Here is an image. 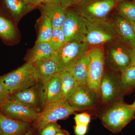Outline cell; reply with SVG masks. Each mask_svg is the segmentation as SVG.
I'll return each mask as SVG.
<instances>
[{"mask_svg": "<svg viewBox=\"0 0 135 135\" xmlns=\"http://www.w3.org/2000/svg\"><path fill=\"white\" fill-rule=\"evenodd\" d=\"M37 22L38 35L36 42H49L53 29L50 20L45 15H41Z\"/></svg>", "mask_w": 135, "mask_h": 135, "instance_id": "cell-24", "label": "cell"}, {"mask_svg": "<svg viewBox=\"0 0 135 135\" xmlns=\"http://www.w3.org/2000/svg\"><path fill=\"white\" fill-rule=\"evenodd\" d=\"M32 64L39 82L42 84H44L58 73V65L55 58L41 60Z\"/></svg>", "mask_w": 135, "mask_h": 135, "instance_id": "cell-18", "label": "cell"}, {"mask_svg": "<svg viewBox=\"0 0 135 135\" xmlns=\"http://www.w3.org/2000/svg\"><path fill=\"white\" fill-rule=\"evenodd\" d=\"M32 127V123L13 119L0 113V135H23Z\"/></svg>", "mask_w": 135, "mask_h": 135, "instance_id": "cell-16", "label": "cell"}, {"mask_svg": "<svg viewBox=\"0 0 135 135\" xmlns=\"http://www.w3.org/2000/svg\"><path fill=\"white\" fill-rule=\"evenodd\" d=\"M134 1L135 2V0H134Z\"/></svg>", "mask_w": 135, "mask_h": 135, "instance_id": "cell-41", "label": "cell"}, {"mask_svg": "<svg viewBox=\"0 0 135 135\" xmlns=\"http://www.w3.org/2000/svg\"><path fill=\"white\" fill-rule=\"evenodd\" d=\"M120 73L121 82L126 94L135 89V66L130 64Z\"/></svg>", "mask_w": 135, "mask_h": 135, "instance_id": "cell-26", "label": "cell"}, {"mask_svg": "<svg viewBox=\"0 0 135 135\" xmlns=\"http://www.w3.org/2000/svg\"><path fill=\"white\" fill-rule=\"evenodd\" d=\"M90 46L83 42H66L56 52L55 59L58 65V73L70 72L82 56L89 50Z\"/></svg>", "mask_w": 135, "mask_h": 135, "instance_id": "cell-5", "label": "cell"}, {"mask_svg": "<svg viewBox=\"0 0 135 135\" xmlns=\"http://www.w3.org/2000/svg\"><path fill=\"white\" fill-rule=\"evenodd\" d=\"M4 5L11 16L18 19L25 12L33 7L28 5L23 0H3Z\"/></svg>", "mask_w": 135, "mask_h": 135, "instance_id": "cell-23", "label": "cell"}, {"mask_svg": "<svg viewBox=\"0 0 135 135\" xmlns=\"http://www.w3.org/2000/svg\"><path fill=\"white\" fill-rule=\"evenodd\" d=\"M126 94L121 82L120 75L104 72L100 83L99 95L103 103L112 104L123 101Z\"/></svg>", "mask_w": 135, "mask_h": 135, "instance_id": "cell-6", "label": "cell"}, {"mask_svg": "<svg viewBox=\"0 0 135 135\" xmlns=\"http://www.w3.org/2000/svg\"><path fill=\"white\" fill-rule=\"evenodd\" d=\"M1 77L10 94L40 83L33 65L30 62Z\"/></svg>", "mask_w": 135, "mask_h": 135, "instance_id": "cell-2", "label": "cell"}, {"mask_svg": "<svg viewBox=\"0 0 135 135\" xmlns=\"http://www.w3.org/2000/svg\"><path fill=\"white\" fill-rule=\"evenodd\" d=\"M53 50L57 52L66 43L65 37L61 28L53 29L51 38L48 42Z\"/></svg>", "mask_w": 135, "mask_h": 135, "instance_id": "cell-27", "label": "cell"}, {"mask_svg": "<svg viewBox=\"0 0 135 135\" xmlns=\"http://www.w3.org/2000/svg\"><path fill=\"white\" fill-rule=\"evenodd\" d=\"M42 84V107L45 104L62 100L60 74L57 73Z\"/></svg>", "mask_w": 135, "mask_h": 135, "instance_id": "cell-17", "label": "cell"}, {"mask_svg": "<svg viewBox=\"0 0 135 135\" xmlns=\"http://www.w3.org/2000/svg\"><path fill=\"white\" fill-rule=\"evenodd\" d=\"M61 129L60 126L56 122L36 131V135H55Z\"/></svg>", "mask_w": 135, "mask_h": 135, "instance_id": "cell-28", "label": "cell"}, {"mask_svg": "<svg viewBox=\"0 0 135 135\" xmlns=\"http://www.w3.org/2000/svg\"><path fill=\"white\" fill-rule=\"evenodd\" d=\"M131 64L135 66V47L130 49Z\"/></svg>", "mask_w": 135, "mask_h": 135, "instance_id": "cell-34", "label": "cell"}, {"mask_svg": "<svg viewBox=\"0 0 135 135\" xmlns=\"http://www.w3.org/2000/svg\"><path fill=\"white\" fill-rule=\"evenodd\" d=\"M56 52L53 50L48 42L35 43L30 51L27 62L32 64L38 61L55 58Z\"/></svg>", "mask_w": 135, "mask_h": 135, "instance_id": "cell-19", "label": "cell"}, {"mask_svg": "<svg viewBox=\"0 0 135 135\" xmlns=\"http://www.w3.org/2000/svg\"><path fill=\"white\" fill-rule=\"evenodd\" d=\"M90 59L89 51L82 56L70 70L80 85H88Z\"/></svg>", "mask_w": 135, "mask_h": 135, "instance_id": "cell-20", "label": "cell"}, {"mask_svg": "<svg viewBox=\"0 0 135 135\" xmlns=\"http://www.w3.org/2000/svg\"><path fill=\"white\" fill-rule=\"evenodd\" d=\"M127 1H129V0H116V1L118 3H120L123 2Z\"/></svg>", "mask_w": 135, "mask_h": 135, "instance_id": "cell-40", "label": "cell"}, {"mask_svg": "<svg viewBox=\"0 0 135 135\" xmlns=\"http://www.w3.org/2000/svg\"><path fill=\"white\" fill-rule=\"evenodd\" d=\"M74 120L75 124H81L88 126L90 122L91 117L88 113H82L75 114Z\"/></svg>", "mask_w": 135, "mask_h": 135, "instance_id": "cell-30", "label": "cell"}, {"mask_svg": "<svg viewBox=\"0 0 135 135\" xmlns=\"http://www.w3.org/2000/svg\"><path fill=\"white\" fill-rule=\"evenodd\" d=\"M130 106L132 107L133 109H135V101H134V103H133L132 104L130 105Z\"/></svg>", "mask_w": 135, "mask_h": 135, "instance_id": "cell-39", "label": "cell"}, {"mask_svg": "<svg viewBox=\"0 0 135 135\" xmlns=\"http://www.w3.org/2000/svg\"><path fill=\"white\" fill-rule=\"evenodd\" d=\"M88 21L73 9H67L62 29L66 42H83L86 34Z\"/></svg>", "mask_w": 135, "mask_h": 135, "instance_id": "cell-8", "label": "cell"}, {"mask_svg": "<svg viewBox=\"0 0 135 135\" xmlns=\"http://www.w3.org/2000/svg\"><path fill=\"white\" fill-rule=\"evenodd\" d=\"M83 0H52L54 2L60 3L66 9L73 7L78 5Z\"/></svg>", "mask_w": 135, "mask_h": 135, "instance_id": "cell-31", "label": "cell"}, {"mask_svg": "<svg viewBox=\"0 0 135 135\" xmlns=\"http://www.w3.org/2000/svg\"><path fill=\"white\" fill-rule=\"evenodd\" d=\"M112 23L117 36V40L131 48L135 47V35L131 24L119 15L115 16Z\"/></svg>", "mask_w": 135, "mask_h": 135, "instance_id": "cell-15", "label": "cell"}, {"mask_svg": "<svg viewBox=\"0 0 135 135\" xmlns=\"http://www.w3.org/2000/svg\"><path fill=\"white\" fill-rule=\"evenodd\" d=\"M75 112L67 101L60 100L45 104L38 118L32 123V127L37 131L51 123L66 119Z\"/></svg>", "mask_w": 135, "mask_h": 135, "instance_id": "cell-4", "label": "cell"}, {"mask_svg": "<svg viewBox=\"0 0 135 135\" xmlns=\"http://www.w3.org/2000/svg\"><path fill=\"white\" fill-rule=\"evenodd\" d=\"M88 126L81 124H76L74 128L75 135H85L88 130Z\"/></svg>", "mask_w": 135, "mask_h": 135, "instance_id": "cell-32", "label": "cell"}, {"mask_svg": "<svg viewBox=\"0 0 135 135\" xmlns=\"http://www.w3.org/2000/svg\"><path fill=\"white\" fill-rule=\"evenodd\" d=\"M90 62L88 85L99 98L100 83L104 72L105 57L103 51L99 47L89 51Z\"/></svg>", "mask_w": 135, "mask_h": 135, "instance_id": "cell-9", "label": "cell"}, {"mask_svg": "<svg viewBox=\"0 0 135 135\" xmlns=\"http://www.w3.org/2000/svg\"><path fill=\"white\" fill-rule=\"evenodd\" d=\"M118 15L130 24L135 22V2L134 0L125 1L118 3Z\"/></svg>", "mask_w": 135, "mask_h": 135, "instance_id": "cell-25", "label": "cell"}, {"mask_svg": "<svg viewBox=\"0 0 135 135\" xmlns=\"http://www.w3.org/2000/svg\"><path fill=\"white\" fill-rule=\"evenodd\" d=\"M67 9L60 3L52 1L43 3L40 7L42 15L50 19L53 29L62 28L66 18Z\"/></svg>", "mask_w": 135, "mask_h": 135, "instance_id": "cell-14", "label": "cell"}, {"mask_svg": "<svg viewBox=\"0 0 135 135\" xmlns=\"http://www.w3.org/2000/svg\"><path fill=\"white\" fill-rule=\"evenodd\" d=\"M102 123L113 133H118L135 118V109L120 101L110 104L100 116Z\"/></svg>", "mask_w": 135, "mask_h": 135, "instance_id": "cell-1", "label": "cell"}, {"mask_svg": "<svg viewBox=\"0 0 135 135\" xmlns=\"http://www.w3.org/2000/svg\"><path fill=\"white\" fill-rule=\"evenodd\" d=\"M40 1L41 3H45L50 1L51 0H40Z\"/></svg>", "mask_w": 135, "mask_h": 135, "instance_id": "cell-37", "label": "cell"}, {"mask_svg": "<svg viewBox=\"0 0 135 135\" xmlns=\"http://www.w3.org/2000/svg\"><path fill=\"white\" fill-rule=\"evenodd\" d=\"M119 42L110 48L108 57L114 70L121 73L130 65L131 48Z\"/></svg>", "mask_w": 135, "mask_h": 135, "instance_id": "cell-13", "label": "cell"}, {"mask_svg": "<svg viewBox=\"0 0 135 135\" xmlns=\"http://www.w3.org/2000/svg\"><path fill=\"white\" fill-rule=\"evenodd\" d=\"M23 1L27 4L33 7L41 4L40 0H23Z\"/></svg>", "mask_w": 135, "mask_h": 135, "instance_id": "cell-33", "label": "cell"}, {"mask_svg": "<svg viewBox=\"0 0 135 135\" xmlns=\"http://www.w3.org/2000/svg\"><path fill=\"white\" fill-rule=\"evenodd\" d=\"M17 32L15 25L9 18L0 13V38L8 45L15 42Z\"/></svg>", "mask_w": 135, "mask_h": 135, "instance_id": "cell-21", "label": "cell"}, {"mask_svg": "<svg viewBox=\"0 0 135 135\" xmlns=\"http://www.w3.org/2000/svg\"><path fill=\"white\" fill-rule=\"evenodd\" d=\"M131 25L135 35V23H133L131 24Z\"/></svg>", "mask_w": 135, "mask_h": 135, "instance_id": "cell-38", "label": "cell"}, {"mask_svg": "<svg viewBox=\"0 0 135 135\" xmlns=\"http://www.w3.org/2000/svg\"><path fill=\"white\" fill-rule=\"evenodd\" d=\"M55 135H69V133L67 131L61 129Z\"/></svg>", "mask_w": 135, "mask_h": 135, "instance_id": "cell-35", "label": "cell"}, {"mask_svg": "<svg viewBox=\"0 0 135 135\" xmlns=\"http://www.w3.org/2000/svg\"><path fill=\"white\" fill-rule=\"evenodd\" d=\"M118 4L116 0H83L73 9L88 22H103Z\"/></svg>", "mask_w": 135, "mask_h": 135, "instance_id": "cell-3", "label": "cell"}, {"mask_svg": "<svg viewBox=\"0 0 135 135\" xmlns=\"http://www.w3.org/2000/svg\"><path fill=\"white\" fill-rule=\"evenodd\" d=\"M43 84L38 83L27 88L10 94L9 100L40 112L42 108Z\"/></svg>", "mask_w": 135, "mask_h": 135, "instance_id": "cell-10", "label": "cell"}, {"mask_svg": "<svg viewBox=\"0 0 135 135\" xmlns=\"http://www.w3.org/2000/svg\"><path fill=\"white\" fill-rule=\"evenodd\" d=\"M98 98L95 92L88 85H79L67 100L71 107L75 111L93 108Z\"/></svg>", "mask_w": 135, "mask_h": 135, "instance_id": "cell-12", "label": "cell"}, {"mask_svg": "<svg viewBox=\"0 0 135 135\" xmlns=\"http://www.w3.org/2000/svg\"><path fill=\"white\" fill-rule=\"evenodd\" d=\"M61 79V100L67 101L75 92L80 84L70 72L60 74Z\"/></svg>", "mask_w": 135, "mask_h": 135, "instance_id": "cell-22", "label": "cell"}, {"mask_svg": "<svg viewBox=\"0 0 135 135\" xmlns=\"http://www.w3.org/2000/svg\"><path fill=\"white\" fill-rule=\"evenodd\" d=\"M36 131L32 127V128L23 135H36Z\"/></svg>", "mask_w": 135, "mask_h": 135, "instance_id": "cell-36", "label": "cell"}, {"mask_svg": "<svg viewBox=\"0 0 135 135\" xmlns=\"http://www.w3.org/2000/svg\"><path fill=\"white\" fill-rule=\"evenodd\" d=\"M52 1V0H51V1Z\"/></svg>", "mask_w": 135, "mask_h": 135, "instance_id": "cell-42", "label": "cell"}, {"mask_svg": "<svg viewBox=\"0 0 135 135\" xmlns=\"http://www.w3.org/2000/svg\"><path fill=\"white\" fill-rule=\"evenodd\" d=\"M117 40L116 30L112 23L108 20L103 22H88L86 34L83 40L90 46H98Z\"/></svg>", "mask_w": 135, "mask_h": 135, "instance_id": "cell-7", "label": "cell"}, {"mask_svg": "<svg viewBox=\"0 0 135 135\" xmlns=\"http://www.w3.org/2000/svg\"><path fill=\"white\" fill-rule=\"evenodd\" d=\"M10 95L9 91L0 76V107L9 100Z\"/></svg>", "mask_w": 135, "mask_h": 135, "instance_id": "cell-29", "label": "cell"}, {"mask_svg": "<svg viewBox=\"0 0 135 135\" xmlns=\"http://www.w3.org/2000/svg\"><path fill=\"white\" fill-rule=\"evenodd\" d=\"M39 111L8 100L0 107V113L16 120L32 123L39 116Z\"/></svg>", "mask_w": 135, "mask_h": 135, "instance_id": "cell-11", "label": "cell"}]
</instances>
